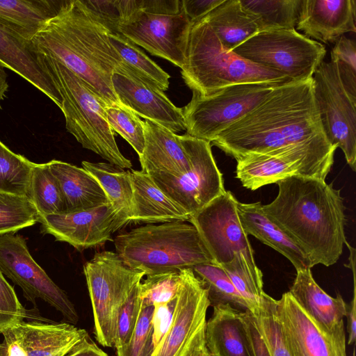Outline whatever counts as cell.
I'll return each mask as SVG.
<instances>
[{"label": "cell", "instance_id": "1", "mask_svg": "<svg viewBox=\"0 0 356 356\" xmlns=\"http://www.w3.org/2000/svg\"><path fill=\"white\" fill-rule=\"evenodd\" d=\"M277 184L278 194L261 205L263 212L304 252L312 268L334 264L347 242L340 190L325 180L303 177Z\"/></svg>", "mask_w": 356, "mask_h": 356}, {"label": "cell", "instance_id": "2", "mask_svg": "<svg viewBox=\"0 0 356 356\" xmlns=\"http://www.w3.org/2000/svg\"><path fill=\"white\" fill-rule=\"evenodd\" d=\"M110 33L82 0H66L31 43L36 52L72 71L108 105L121 104L112 76L122 62L110 42Z\"/></svg>", "mask_w": 356, "mask_h": 356}, {"label": "cell", "instance_id": "3", "mask_svg": "<svg viewBox=\"0 0 356 356\" xmlns=\"http://www.w3.org/2000/svg\"><path fill=\"white\" fill-rule=\"evenodd\" d=\"M322 132L311 78L277 86L264 102L211 143L237 160L298 143Z\"/></svg>", "mask_w": 356, "mask_h": 356}, {"label": "cell", "instance_id": "4", "mask_svg": "<svg viewBox=\"0 0 356 356\" xmlns=\"http://www.w3.org/2000/svg\"><path fill=\"white\" fill-rule=\"evenodd\" d=\"M113 242L123 262L146 276L214 264L195 226L186 221L140 226L118 234Z\"/></svg>", "mask_w": 356, "mask_h": 356}, {"label": "cell", "instance_id": "5", "mask_svg": "<svg viewBox=\"0 0 356 356\" xmlns=\"http://www.w3.org/2000/svg\"><path fill=\"white\" fill-rule=\"evenodd\" d=\"M181 73L186 85L201 96L238 83L282 84L292 81L226 49L204 18L193 24Z\"/></svg>", "mask_w": 356, "mask_h": 356}, {"label": "cell", "instance_id": "6", "mask_svg": "<svg viewBox=\"0 0 356 356\" xmlns=\"http://www.w3.org/2000/svg\"><path fill=\"white\" fill-rule=\"evenodd\" d=\"M38 53V52H37ZM39 60L58 92L67 131L83 148L113 165L130 169L120 151L105 112L108 105L87 84L55 59L39 54Z\"/></svg>", "mask_w": 356, "mask_h": 356}, {"label": "cell", "instance_id": "7", "mask_svg": "<svg viewBox=\"0 0 356 356\" xmlns=\"http://www.w3.org/2000/svg\"><path fill=\"white\" fill-rule=\"evenodd\" d=\"M336 149L322 132L298 143L238 159L236 177L251 191L291 177L325 180L333 165Z\"/></svg>", "mask_w": 356, "mask_h": 356}, {"label": "cell", "instance_id": "8", "mask_svg": "<svg viewBox=\"0 0 356 356\" xmlns=\"http://www.w3.org/2000/svg\"><path fill=\"white\" fill-rule=\"evenodd\" d=\"M94 318L95 336L104 347L114 346L118 313L145 273L126 265L116 252L102 251L83 265Z\"/></svg>", "mask_w": 356, "mask_h": 356}, {"label": "cell", "instance_id": "9", "mask_svg": "<svg viewBox=\"0 0 356 356\" xmlns=\"http://www.w3.org/2000/svg\"><path fill=\"white\" fill-rule=\"evenodd\" d=\"M232 51L292 81L312 78L326 54L324 45L295 29L257 33Z\"/></svg>", "mask_w": 356, "mask_h": 356}, {"label": "cell", "instance_id": "10", "mask_svg": "<svg viewBox=\"0 0 356 356\" xmlns=\"http://www.w3.org/2000/svg\"><path fill=\"white\" fill-rule=\"evenodd\" d=\"M280 85L238 83L207 96L193 92L191 101L182 108L186 134L211 143L264 102Z\"/></svg>", "mask_w": 356, "mask_h": 356}, {"label": "cell", "instance_id": "11", "mask_svg": "<svg viewBox=\"0 0 356 356\" xmlns=\"http://www.w3.org/2000/svg\"><path fill=\"white\" fill-rule=\"evenodd\" d=\"M191 168L177 176L162 172L149 175L157 186L191 216L225 192L222 174L211 152V143L180 136Z\"/></svg>", "mask_w": 356, "mask_h": 356}, {"label": "cell", "instance_id": "12", "mask_svg": "<svg viewBox=\"0 0 356 356\" xmlns=\"http://www.w3.org/2000/svg\"><path fill=\"white\" fill-rule=\"evenodd\" d=\"M314 98L323 131L356 170V102L344 90L334 62L323 61L313 75Z\"/></svg>", "mask_w": 356, "mask_h": 356}, {"label": "cell", "instance_id": "13", "mask_svg": "<svg viewBox=\"0 0 356 356\" xmlns=\"http://www.w3.org/2000/svg\"><path fill=\"white\" fill-rule=\"evenodd\" d=\"M0 271L22 289L29 301L35 304V300L40 298L60 312L69 322H78L74 305L35 262L22 236H0Z\"/></svg>", "mask_w": 356, "mask_h": 356}, {"label": "cell", "instance_id": "14", "mask_svg": "<svg viewBox=\"0 0 356 356\" xmlns=\"http://www.w3.org/2000/svg\"><path fill=\"white\" fill-rule=\"evenodd\" d=\"M207 291L192 268L182 270L170 325L153 356H190L205 341Z\"/></svg>", "mask_w": 356, "mask_h": 356}, {"label": "cell", "instance_id": "15", "mask_svg": "<svg viewBox=\"0 0 356 356\" xmlns=\"http://www.w3.org/2000/svg\"><path fill=\"white\" fill-rule=\"evenodd\" d=\"M238 202L231 191H225L191 215L188 220L197 230L214 264L220 266L238 253L254 257L239 220Z\"/></svg>", "mask_w": 356, "mask_h": 356}, {"label": "cell", "instance_id": "16", "mask_svg": "<svg viewBox=\"0 0 356 356\" xmlns=\"http://www.w3.org/2000/svg\"><path fill=\"white\" fill-rule=\"evenodd\" d=\"M193 23L181 10L174 15L135 11L121 22L118 33L152 55L183 68Z\"/></svg>", "mask_w": 356, "mask_h": 356}, {"label": "cell", "instance_id": "17", "mask_svg": "<svg viewBox=\"0 0 356 356\" xmlns=\"http://www.w3.org/2000/svg\"><path fill=\"white\" fill-rule=\"evenodd\" d=\"M40 232L66 242L79 251L112 241V235L130 222L108 203L72 213L39 216Z\"/></svg>", "mask_w": 356, "mask_h": 356}, {"label": "cell", "instance_id": "18", "mask_svg": "<svg viewBox=\"0 0 356 356\" xmlns=\"http://www.w3.org/2000/svg\"><path fill=\"white\" fill-rule=\"evenodd\" d=\"M277 316L291 356H346L345 330L323 332L289 291L277 300Z\"/></svg>", "mask_w": 356, "mask_h": 356}, {"label": "cell", "instance_id": "19", "mask_svg": "<svg viewBox=\"0 0 356 356\" xmlns=\"http://www.w3.org/2000/svg\"><path fill=\"white\" fill-rule=\"evenodd\" d=\"M4 356H66L88 335L70 323L22 321L1 333Z\"/></svg>", "mask_w": 356, "mask_h": 356}, {"label": "cell", "instance_id": "20", "mask_svg": "<svg viewBox=\"0 0 356 356\" xmlns=\"http://www.w3.org/2000/svg\"><path fill=\"white\" fill-rule=\"evenodd\" d=\"M112 83L120 104L139 117L159 124L175 134L186 130L183 108L173 104L164 92L116 72L113 74Z\"/></svg>", "mask_w": 356, "mask_h": 356}, {"label": "cell", "instance_id": "21", "mask_svg": "<svg viewBox=\"0 0 356 356\" xmlns=\"http://www.w3.org/2000/svg\"><path fill=\"white\" fill-rule=\"evenodd\" d=\"M355 0H301L297 29L325 44L355 33Z\"/></svg>", "mask_w": 356, "mask_h": 356}, {"label": "cell", "instance_id": "22", "mask_svg": "<svg viewBox=\"0 0 356 356\" xmlns=\"http://www.w3.org/2000/svg\"><path fill=\"white\" fill-rule=\"evenodd\" d=\"M311 269L296 270L289 292L323 332L333 334L343 330L347 303L339 293L333 298L325 293L314 280Z\"/></svg>", "mask_w": 356, "mask_h": 356}, {"label": "cell", "instance_id": "23", "mask_svg": "<svg viewBox=\"0 0 356 356\" xmlns=\"http://www.w3.org/2000/svg\"><path fill=\"white\" fill-rule=\"evenodd\" d=\"M145 145L139 161L143 171L177 176L191 168L180 136L149 120L143 121Z\"/></svg>", "mask_w": 356, "mask_h": 356}, {"label": "cell", "instance_id": "24", "mask_svg": "<svg viewBox=\"0 0 356 356\" xmlns=\"http://www.w3.org/2000/svg\"><path fill=\"white\" fill-rule=\"evenodd\" d=\"M0 63L40 90L60 108L61 97L31 42L0 24Z\"/></svg>", "mask_w": 356, "mask_h": 356}, {"label": "cell", "instance_id": "25", "mask_svg": "<svg viewBox=\"0 0 356 356\" xmlns=\"http://www.w3.org/2000/svg\"><path fill=\"white\" fill-rule=\"evenodd\" d=\"M133 190V217L131 223L159 224L188 222L191 215L170 199L143 170H129Z\"/></svg>", "mask_w": 356, "mask_h": 356}, {"label": "cell", "instance_id": "26", "mask_svg": "<svg viewBox=\"0 0 356 356\" xmlns=\"http://www.w3.org/2000/svg\"><path fill=\"white\" fill-rule=\"evenodd\" d=\"M205 325L206 346L212 356H254L241 312L229 305L213 307Z\"/></svg>", "mask_w": 356, "mask_h": 356}, {"label": "cell", "instance_id": "27", "mask_svg": "<svg viewBox=\"0 0 356 356\" xmlns=\"http://www.w3.org/2000/svg\"><path fill=\"white\" fill-rule=\"evenodd\" d=\"M61 193L64 213L95 208L109 203L98 181L83 168L58 161L47 162Z\"/></svg>", "mask_w": 356, "mask_h": 356}, {"label": "cell", "instance_id": "28", "mask_svg": "<svg viewBox=\"0 0 356 356\" xmlns=\"http://www.w3.org/2000/svg\"><path fill=\"white\" fill-rule=\"evenodd\" d=\"M260 202H238L241 224L248 236L256 237L291 261L296 270L310 268L311 263L304 252L263 212Z\"/></svg>", "mask_w": 356, "mask_h": 356}, {"label": "cell", "instance_id": "29", "mask_svg": "<svg viewBox=\"0 0 356 356\" xmlns=\"http://www.w3.org/2000/svg\"><path fill=\"white\" fill-rule=\"evenodd\" d=\"M254 356H291L277 316V300L265 293L254 315L241 312Z\"/></svg>", "mask_w": 356, "mask_h": 356}, {"label": "cell", "instance_id": "30", "mask_svg": "<svg viewBox=\"0 0 356 356\" xmlns=\"http://www.w3.org/2000/svg\"><path fill=\"white\" fill-rule=\"evenodd\" d=\"M66 0H0V24L31 42Z\"/></svg>", "mask_w": 356, "mask_h": 356}, {"label": "cell", "instance_id": "31", "mask_svg": "<svg viewBox=\"0 0 356 356\" xmlns=\"http://www.w3.org/2000/svg\"><path fill=\"white\" fill-rule=\"evenodd\" d=\"M203 18L221 44L229 51L259 33L239 0H224Z\"/></svg>", "mask_w": 356, "mask_h": 356}, {"label": "cell", "instance_id": "32", "mask_svg": "<svg viewBox=\"0 0 356 356\" xmlns=\"http://www.w3.org/2000/svg\"><path fill=\"white\" fill-rule=\"evenodd\" d=\"M109 40L121 58L122 65L119 73L154 88L168 90L170 75L150 59L136 44L121 33H110Z\"/></svg>", "mask_w": 356, "mask_h": 356}, {"label": "cell", "instance_id": "33", "mask_svg": "<svg viewBox=\"0 0 356 356\" xmlns=\"http://www.w3.org/2000/svg\"><path fill=\"white\" fill-rule=\"evenodd\" d=\"M81 165L100 184L114 209L131 223L134 209L129 170L108 162L83 161Z\"/></svg>", "mask_w": 356, "mask_h": 356}, {"label": "cell", "instance_id": "34", "mask_svg": "<svg viewBox=\"0 0 356 356\" xmlns=\"http://www.w3.org/2000/svg\"><path fill=\"white\" fill-rule=\"evenodd\" d=\"M259 33L296 26L301 0H239Z\"/></svg>", "mask_w": 356, "mask_h": 356}, {"label": "cell", "instance_id": "35", "mask_svg": "<svg viewBox=\"0 0 356 356\" xmlns=\"http://www.w3.org/2000/svg\"><path fill=\"white\" fill-rule=\"evenodd\" d=\"M221 267L245 302L248 309L256 315L266 293L264 291L263 273L254 257L238 253L230 262Z\"/></svg>", "mask_w": 356, "mask_h": 356}, {"label": "cell", "instance_id": "36", "mask_svg": "<svg viewBox=\"0 0 356 356\" xmlns=\"http://www.w3.org/2000/svg\"><path fill=\"white\" fill-rule=\"evenodd\" d=\"M26 196L39 216L64 213L59 186L47 163H34Z\"/></svg>", "mask_w": 356, "mask_h": 356}, {"label": "cell", "instance_id": "37", "mask_svg": "<svg viewBox=\"0 0 356 356\" xmlns=\"http://www.w3.org/2000/svg\"><path fill=\"white\" fill-rule=\"evenodd\" d=\"M192 270L207 289L210 306L229 305L241 312L248 309L245 302L220 266L200 264L193 267Z\"/></svg>", "mask_w": 356, "mask_h": 356}, {"label": "cell", "instance_id": "38", "mask_svg": "<svg viewBox=\"0 0 356 356\" xmlns=\"http://www.w3.org/2000/svg\"><path fill=\"white\" fill-rule=\"evenodd\" d=\"M33 165L0 140V191L26 195Z\"/></svg>", "mask_w": 356, "mask_h": 356}, {"label": "cell", "instance_id": "39", "mask_svg": "<svg viewBox=\"0 0 356 356\" xmlns=\"http://www.w3.org/2000/svg\"><path fill=\"white\" fill-rule=\"evenodd\" d=\"M38 219V212L26 195L0 191V236L33 226Z\"/></svg>", "mask_w": 356, "mask_h": 356}, {"label": "cell", "instance_id": "40", "mask_svg": "<svg viewBox=\"0 0 356 356\" xmlns=\"http://www.w3.org/2000/svg\"><path fill=\"white\" fill-rule=\"evenodd\" d=\"M104 109L107 121L113 131L127 140L140 156L145 145L143 121L136 113L122 104L107 105Z\"/></svg>", "mask_w": 356, "mask_h": 356}, {"label": "cell", "instance_id": "41", "mask_svg": "<svg viewBox=\"0 0 356 356\" xmlns=\"http://www.w3.org/2000/svg\"><path fill=\"white\" fill-rule=\"evenodd\" d=\"M181 277L182 270L147 276L140 283L141 305L154 306L172 300L178 293Z\"/></svg>", "mask_w": 356, "mask_h": 356}, {"label": "cell", "instance_id": "42", "mask_svg": "<svg viewBox=\"0 0 356 356\" xmlns=\"http://www.w3.org/2000/svg\"><path fill=\"white\" fill-rule=\"evenodd\" d=\"M331 50V60L335 63L341 84L356 102V44L345 35L339 38Z\"/></svg>", "mask_w": 356, "mask_h": 356}, {"label": "cell", "instance_id": "43", "mask_svg": "<svg viewBox=\"0 0 356 356\" xmlns=\"http://www.w3.org/2000/svg\"><path fill=\"white\" fill-rule=\"evenodd\" d=\"M141 282L132 289L118 313L113 346L115 348L128 343L136 327L142 307L140 297Z\"/></svg>", "mask_w": 356, "mask_h": 356}, {"label": "cell", "instance_id": "44", "mask_svg": "<svg viewBox=\"0 0 356 356\" xmlns=\"http://www.w3.org/2000/svg\"><path fill=\"white\" fill-rule=\"evenodd\" d=\"M26 309L18 300L14 288L0 271V333L23 321Z\"/></svg>", "mask_w": 356, "mask_h": 356}, {"label": "cell", "instance_id": "45", "mask_svg": "<svg viewBox=\"0 0 356 356\" xmlns=\"http://www.w3.org/2000/svg\"><path fill=\"white\" fill-rule=\"evenodd\" d=\"M177 298V295L168 303L154 306V312L152 324L142 356H153L170 325L176 307Z\"/></svg>", "mask_w": 356, "mask_h": 356}, {"label": "cell", "instance_id": "46", "mask_svg": "<svg viewBox=\"0 0 356 356\" xmlns=\"http://www.w3.org/2000/svg\"><path fill=\"white\" fill-rule=\"evenodd\" d=\"M154 312V306L142 305L134 331L127 343L116 348L117 356H142Z\"/></svg>", "mask_w": 356, "mask_h": 356}, {"label": "cell", "instance_id": "47", "mask_svg": "<svg viewBox=\"0 0 356 356\" xmlns=\"http://www.w3.org/2000/svg\"><path fill=\"white\" fill-rule=\"evenodd\" d=\"M83 2L88 10L111 31V33H118V27L121 22V16L118 0H85L83 1Z\"/></svg>", "mask_w": 356, "mask_h": 356}, {"label": "cell", "instance_id": "48", "mask_svg": "<svg viewBox=\"0 0 356 356\" xmlns=\"http://www.w3.org/2000/svg\"><path fill=\"white\" fill-rule=\"evenodd\" d=\"M224 0H181L182 8L193 24L205 17Z\"/></svg>", "mask_w": 356, "mask_h": 356}, {"label": "cell", "instance_id": "49", "mask_svg": "<svg viewBox=\"0 0 356 356\" xmlns=\"http://www.w3.org/2000/svg\"><path fill=\"white\" fill-rule=\"evenodd\" d=\"M66 356H108L88 335Z\"/></svg>", "mask_w": 356, "mask_h": 356}, {"label": "cell", "instance_id": "50", "mask_svg": "<svg viewBox=\"0 0 356 356\" xmlns=\"http://www.w3.org/2000/svg\"><path fill=\"white\" fill-rule=\"evenodd\" d=\"M353 297L350 304H347V332L348 334V343L351 345L356 339V294L355 275H353Z\"/></svg>", "mask_w": 356, "mask_h": 356}, {"label": "cell", "instance_id": "51", "mask_svg": "<svg viewBox=\"0 0 356 356\" xmlns=\"http://www.w3.org/2000/svg\"><path fill=\"white\" fill-rule=\"evenodd\" d=\"M8 75L5 67L0 63V103L5 98L8 89Z\"/></svg>", "mask_w": 356, "mask_h": 356}, {"label": "cell", "instance_id": "52", "mask_svg": "<svg viewBox=\"0 0 356 356\" xmlns=\"http://www.w3.org/2000/svg\"><path fill=\"white\" fill-rule=\"evenodd\" d=\"M190 356H212L209 353L206 342L204 341L202 342L192 353Z\"/></svg>", "mask_w": 356, "mask_h": 356}, {"label": "cell", "instance_id": "53", "mask_svg": "<svg viewBox=\"0 0 356 356\" xmlns=\"http://www.w3.org/2000/svg\"><path fill=\"white\" fill-rule=\"evenodd\" d=\"M5 348L3 343H0V356H4Z\"/></svg>", "mask_w": 356, "mask_h": 356}, {"label": "cell", "instance_id": "54", "mask_svg": "<svg viewBox=\"0 0 356 356\" xmlns=\"http://www.w3.org/2000/svg\"><path fill=\"white\" fill-rule=\"evenodd\" d=\"M353 356H355V349L353 350Z\"/></svg>", "mask_w": 356, "mask_h": 356}]
</instances>
